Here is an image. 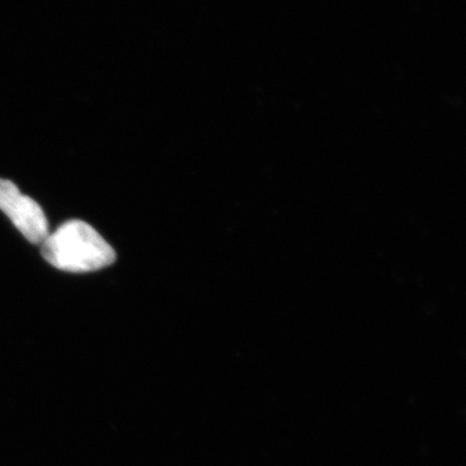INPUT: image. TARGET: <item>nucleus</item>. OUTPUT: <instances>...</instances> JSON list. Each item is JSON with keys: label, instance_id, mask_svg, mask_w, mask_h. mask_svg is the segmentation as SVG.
I'll list each match as a JSON object with an SVG mask.
<instances>
[{"label": "nucleus", "instance_id": "obj_2", "mask_svg": "<svg viewBox=\"0 0 466 466\" xmlns=\"http://www.w3.org/2000/svg\"><path fill=\"white\" fill-rule=\"evenodd\" d=\"M0 210L33 244H42L47 238L48 222L42 208L33 198L18 191L16 184L2 177H0Z\"/></svg>", "mask_w": 466, "mask_h": 466}, {"label": "nucleus", "instance_id": "obj_1", "mask_svg": "<svg viewBox=\"0 0 466 466\" xmlns=\"http://www.w3.org/2000/svg\"><path fill=\"white\" fill-rule=\"evenodd\" d=\"M42 256L66 272H91L116 262V251L96 229L82 220L58 227L42 242Z\"/></svg>", "mask_w": 466, "mask_h": 466}]
</instances>
